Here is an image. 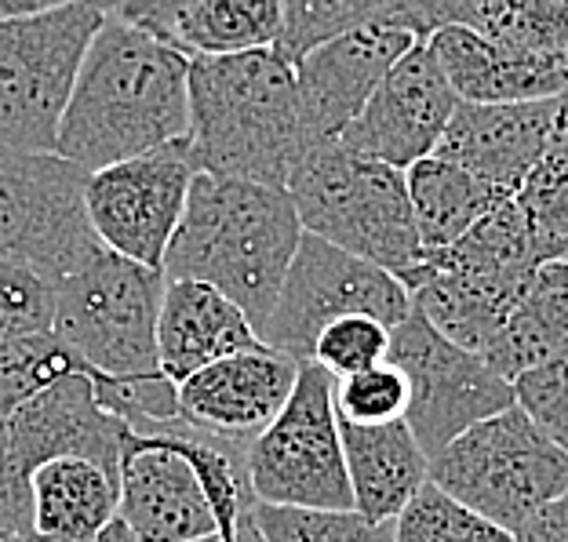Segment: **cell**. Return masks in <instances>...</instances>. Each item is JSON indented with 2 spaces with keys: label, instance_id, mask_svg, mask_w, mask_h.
Instances as JSON below:
<instances>
[{
  "label": "cell",
  "instance_id": "obj_39",
  "mask_svg": "<svg viewBox=\"0 0 568 542\" xmlns=\"http://www.w3.org/2000/svg\"><path fill=\"white\" fill-rule=\"evenodd\" d=\"M201 542H237V535H234V539H223V535H219V539H201Z\"/></svg>",
  "mask_w": 568,
  "mask_h": 542
},
{
  "label": "cell",
  "instance_id": "obj_35",
  "mask_svg": "<svg viewBox=\"0 0 568 542\" xmlns=\"http://www.w3.org/2000/svg\"><path fill=\"white\" fill-rule=\"evenodd\" d=\"M514 405L568 456V350L514 379Z\"/></svg>",
  "mask_w": 568,
  "mask_h": 542
},
{
  "label": "cell",
  "instance_id": "obj_34",
  "mask_svg": "<svg viewBox=\"0 0 568 542\" xmlns=\"http://www.w3.org/2000/svg\"><path fill=\"white\" fill-rule=\"evenodd\" d=\"M408 379L397 365L368 368L351 379H335V416L351 426H390L405 422Z\"/></svg>",
  "mask_w": 568,
  "mask_h": 542
},
{
  "label": "cell",
  "instance_id": "obj_37",
  "mask_svg": "<svg viewBox=\"0 0 568 542\" xmlns=\"http://www.w3.org/2000/svg\"><path fill=\"white\" fill-rule=\"evenodd\" d=\"M88 542H139L135 535H132V528H128L121 518L118 521H113V524H106V528H102V532L95 535V539H88Z\"/></svg>",
  "mask_w": 568,
  "mask_h": 542
},
{
  "label": "cell",
  "instance_id": "obj_7",
  "mask_svg": "<svg viewBox=\"0 0 568 542\" xmlns=\"http://www.w3.org/2000/svg\"><path fill=\"white\" fill-rule=\"evenodd\" d=\"M164 274L95 252L55 280V339L99 379L161 376L158 314Z\"/></svg>",
  "mask_w": 568,
  "mask_h": 542
},
{
  "label": "cell",
  "instance_id": "obj_22",
  "mask_svg": "<svg viewBox=\"0 0 568 542\" xmlns=\"http://www.w3.org/2000/svg\"><path fill=\"white\" fill-rule=\"evenodd\" d=\"M33 535L44 542H88L118 521L121 477L92 459H51L30 477Z\"/></svg>",
  "mask_w": 568,
  "mask_h": 542
},
{
  "label": "cell",
  "instance_id": "obj_15",
  "mask_svg": "<svg viewBox=\"0 0 568 542\" xmlns=\"http://www.w3.org/2000/svg\"><path fill=\"white\" fill-rule=\"evenodd\" d=\"M456 106L459 99L448 76L423 41L386 73V81L361 110V117L339 135V142L361 157L408 172L419 161L434 157Z\"/></svg>",
  "mask_w": 568,
  "mask_h": 542
},
{
  "label": "cell",
  "instance_id": "obj_29",
  "mask_svg": "<svg viewBox=\"0 0 568 542\" xmlns=\"http://www.w3.org/2000/svg\"><path fill=\"white\" fill-rule=\"evenodd\" d=\"M394 542H514V535L426 481L394 521Z\"/></svg>",
  "mask_w": 568,
  "mask_h": 542
},
{
  "label": "cell",
  "instance_id": "obj_36",
  "mask_svg": "<svg viewBox=\"0 0 568 542\" xmlns=\"http://www.w3.org/2000/svg\"><path fill=\"white\" fill-rule=\"evenodd\" d=\"M514 542H568V495L539 510L532 521H525L514 532Z\"/></svg>",
  "mask_w": 568,
  "mask_h": 542
},
{
  "label": "cell",
  "instance_id": "obj_21",
  "mask_svg": "<svg viewBox=\"0 0 568 542\" xmlns=\"http://www.w3.org/2000/svg\"><path fill=\"white\" fill-rule=\"evenodd\" d=\"M346 481H351L354 513L372 524H394L405 507L430 481V459L412 437L408 422L351 426L339 422Z\"/></svg>",
  "mask_w": 568,
  "mask_h": 542
},
{
  "label": "cell",
  "instance_id": "obj_31",
  "mask_svg": "<svg viewBox=\"0 0 568 542\" xmlns=\"http://www.w3.org/2000/svg\"><path fill=\"white\" fill-rule=\"evenodd\" d=\"M248 518L263 542H394V524H372L354 510H288L255 502Z\"/></svg>",
  "mask_w": 568,
  "mask_h": 542
},
{
  "label": "cell",
  "instance_id": "obj_16",
  "mask_svg": "<svg viewBox=\"0 0 568 542\" xmlns=\"http://www.w3.org/2000/svg\"><path fill=\"white\" fill-rule=\"evenodd\" d=\"M300 379V365L270 346L234 354L179 386V419L219 441L244 444L281 416Z\"/></svg>",
  "mask_w": 568,
  "mask_h": 542
},
{
  "label": "cell",
  "instance_id": "obj_12",
  "mask_svg": "<svg viewBox=\"0 0 568 542\" xmlns=\"http://www.w3.org/2000/svg\"><path fill=\"white\" fill-rule=\"evenodd\" d=\"M390 365L402 368L408 379L405 422L426 459L445 451L477 422L514 408V386L496 376L481 357L442 339L416 309L394 328Z\"/></svg>",
  "mask_w": 568,
  "mask_h": 542
},
{
  "label": "cell",
  "instance_id": "obj_25",
  "mask_svg": "<svg viewBox=\"0 0 568 542\" xmlns=\"http://www.w3.org/2000/svg\"><path fill=\"white\" fill-rule=\"evenodd\" d=\"M430 37L467 25L532 55H568V0H423Z\"/></svg>",
  "mask_w": 568,
  "mask_h": 542
},
{
  "label": "cell",
  "instance_id": "obj_5",
  "mask_svg": "<svg viewBox=\"0 0 568 542\" xmlns=\"http://www.w3.org/2000/svg\"><path fill=\"white\" fill-rule=\"evenodd\" d=\"M288 197L306 237L386 274L402 277L426 259L405 172L361 157L339 139L306 153L288 178Z\"/></svg>",
  "mask_w": 568,
  "mask_h": 542
},
{
  "label": "cell",
  "instance_id": "obj_8",
  "mask_svg": "<svg viewBox=\"0 0 568 542\" xmlns=\"http://www.w3.org/2000/svg\"><path fill=\"white\" fill-rule=\"evenodd\" d=\"M430 481L514 535L568 495V456L514 405L437 451Z\"/></svg>",
  "mask_w": 568,
  "mask_h": 542
},
{
  "label": "cell",
  "instance_id": "obj_30",
  "mask_svg": "<svg viewBox=\"0 0 568 542\" xmlns=\"http://www.w3.org/2000/svg\"><path fill=\"white\" fill-rule=\"evenodd\" d=\"M73 371H81V360L55 335L0 346V430L30 397L73 376Z\"/></svg>",
  "mask_w": 568,
  "mask_h": 542
},
{
  "label": "cell",
  "instance_id": "obj_33",
  "mask_svg": "<svg viewBox=\"0 0 568 542\" xmlns=\"http://www.w3.org/2000/svg\"><path fill=\"white\" fill-rule=\"evenodd\" d=\"M394 328H386L376 317H343L317 335L310 365L328 371L332 379H351L368 368H379L390 360Z\"/></svg>",
  "mask_w": 568,
  "mask_h": 542
},
{
  "label": "cell",
  "instance_id": "obj_38",
  "mask_svg": "<svg viewBox=\"0 0 568 542\" xmlns=\"http://www.w3.org/2000/svg\"><path fill=\"white\" fill-rule=\"evenodd\" d=\"M237 542H263V535L255 532V524H252V518H244V524L237 528Z\"/></svg>",
  "mask_w": 568,
  "mask_h": 542
},
{
  "label": "cell",
  "instance_id": "obj_10",
  "mask_svg": "<svg viewBox=\"0 0 568 542\" xmlns=\"http://www.w3.org/2000/svg\"><path fill=\"white\" fill-rule=\"evenodd\" d=\"M408 314L412 299L394 274L303 234L260 342L295 365H306L317 335L332 320L376 317L386 328H397Z\"/></svg>",
  "mask_w": 568,
  "mask_h": 542
},
{
  "label": "cell",
  "instance_id": "obj_6",
  "mask_svg": "<svg viewBox=\"0 0 568 542\" xmlns=\"http://www.w3.org/2000/svg\"><path fill=\"white\" fill-rule=\"evenodd\" d=\"M102 22L106 8L84 0L0 22V153H55L77 76Z\"/></svg>",
  "mask_w": 568,
  "mask_h": 542
},
{
  "label": "cell",
  "instance_id": "obj_32",
  "mask_svg": "<svg viewBox=\"0 0 568 542\" xmlns=\"http://www.w3.org/2000/svg\"><path fill=\"white\" fill-rule=\"evenodd\" d=\"M55 335V284L22 263H0V346Z\"/></svg>",
  "mask_w": 568,
  "mask_h": 542
},
{
  "label": "cell",
  "instance_id": "obj_23",
  "mask_svg": "<svg viewBox=\"0 0 568 542\" xmlns=\"http://www.w3.org/2000/svg\"><path fill=\"white\" fill-rule=\"evenodd\" d=\"M568 350V263L539 266L528 280L493 350L481 360L510 386L528 368L547 365Z\"/></svg>",
  "mask_w": 568,
  "mask_h": 542
},
{
  "label": "cell",
  "instance_id": "obj_26",
  "mask_svg": "<svg viewBox=\"0 0 568 542\" xmlns=\"http://www.w3.org/2000/svg\"><path fill=\"white\" fill-rule=\"evenodd\" d=\"M426 259L445 269H456V274H467L474 280L496 284V288L514 295H521L539 269L514 197L503 201L496 212H488L459 244H452L448 252L426 255Z\"/></svg>",
  "mask_w": 568,
  "mask_h": 542
},
{
  "label": "cell",
  "instance_id": "obj_14",
  "mask_svg": "<svg viewBox=\"0 0 568 542\" xmlns=\"http://www.w3.org/2000/svg\"><path fill=\"white\" fill-rule=\"evenodd\" d=\"M416 44H423L416 0H390L376 22L306 55L295 67V88L310 142L321 146L339 139Z\"/></svg>",
  "mask_w": 568,
  "mask_h": 542
},
{
  "label": "cell",
  "instance_id": "obj_41",
  "mask_svg": "<svg viewBox=\"0 0 568 542\" xmlns=\"http://www.w3.org/2000/svg\"><path fill=\"white\" fill-rule=\"evenodd\" d=\"M26 542H44V539H37V535H33V539H26Z\"/></svg>",
  "mask_w": 568,
  "mask_h": 542
},
{
  "label": "cell",
  "instance_id": "obj_28",
  "mask_svg": "<svg viewBox=\"0 0 568 542\" xmlns=\"http://www.w3.org/2000/svg\"><path fill=\"white\" fill-rule=\"evenodd\" d=\"M539 266L568 263V161L547 150L525 186L514 193Z\"/></svg>",
  "mask_w": 568,
  "mask_h": 542
},
{
  "label": "cell",
  "instance_id": "obj_1",
  "mask_svg": "<svg viewBox=\"0 0 568 542\" xmlns=\"http://www.w3.org/2000/svg\"><path fill=\"white\" fill-rule=\"evenodd\" d=\"M186 55L106 11L62 117L55 157L95 175L190 139Z\"/></svg>",
  "mask_w": 568,
  "mask_h": 542
},
{
  "label": "cell",
  "instance_id": "obj_9",
  "mask_svg": "<svg viewBox=\"0 0 568 542\" xmlns=\"http://www.w3.org/2000/svg\"><path fill=\"white\" fill-rule=\"evenodd\" d=\"M248 488L260 507L354 510L335 379L310 360L300 365L288 405L248 448Z\"/></svg>",
  "mask_w": 568,
  "mask_h": 542
},
{
  "label": "cell",
  "instance_id": "obj_40",
  "mask_svg": "<svg viewBox=\"0 0 568 542\" xmlns=\"http://www.w3.org/2000/svg\"><path fill=\"white\" fill-rule=\"evenodd\" d=\"M0 542H16V539H8V535H0Z\"/></svg>",
  "mask_w": 568,
  "mask_h": 542
},
{
  "label": "cell",
  "instance_id": "obj_3",
  "mask_svg": "<svg viewBox=\"0 0 568 542\" xmlns=\"http://www.w3.org/2000/svg\"><path fill=\"white\" fill-rule=\"evenodd\" d=\"M190 161L201 175L288 190L314 150L295 70L270 48L190 67Z\"/></svg>",
  "mask_w": 568,
  "mask_h": 542
},
{
  "label": "cell",
  "instance_id": "obj_17",
  "mask_svg": "<svg viewBox=\"0 0 568 542\" xmlns=\"http://www.w3.org/2000/svg\"><path fill=\"white\" fill-rule=\"evenodd\" d=\"M558 99L514 102V106H470L459 102L437 142L434 157L463 167L485 186L514 197L536 164L547 157Z\"/></svg>",
  "mask_w": 568,
  "mask_h": 542
},
{
  "label": "cell",
  "instance_id": "obj_20",
  "mask_svg": "<svg viewBox=\"0 0 568 542\" xmlns=\"http://www.w3.org/2000/svg\"><path fill=\"white\" fill-rule=\"evenodd\" d=\"M260 346L252 320L226 295L197 280H164L158 314V360L164 379L183 386L219 360Z\"/></svg>",
  "mask_w": 568,
  "mask_h": 542
},
{
  "label": "cell",
  "instance_id": "obj_13",
  "mask_svg": "<svg viewBox=\"0 0 568 542\" xmlns=\"http://www.w3.org/2000/svg\"><path fill=\"white\" fill-rule=\"evenodd\" d=\"M193 175L197 167L190 161L186 142L88 175L84 208L102 248L161 274L164 255L183 223Z\"/></svg>",
  "mask_w": 568,
  "mask_h": 542
},
{
  "label": "cell",
  "instance_id": "obj_11",
  "mask_svg": "<svg viewBox=\"0 0 568 542\" xmlns=\"http://www.w3.org/2000/svg\"><path fill=\"white\" fill-rule=\"evenodd\" d=\"M84 183L88 172L55 153H0V263H22L55 284L102 252Z\"/></svg>",
  "mask_w": 568,
  "mask_h": 542
},
{
  "label": "cell",
  "instance_id": "obj_4",
  "mask_svg": "<svg viewBox=\"0 0 568 542\" xmlns=\"http://www.w3.org/2000/svg\"><path fill=\"white\" fill-rule=\"evenodd\" d=\"M252 507L244 444L219 441L183 419L128 430L118 518L139 542L234 539Z\"/></svg>",
  "mask_w": 568,
  "mask_h": 542
},
{
  "label": "cell",
  "instance_id": "obj_24",
  "mask_svg": "<svg viewBox=\"0 0 568 542\" xmlns=\"http://www.w3.org/2000/svg\"><path fill=\"white\" fill-rule=\"evenodd\" d=\"M412 215H416V234L426 255L448 252L459 244L470 229L481 223L488 212H496L503 201L499 190L485 186L463 167L448 164L442 157H426L405 172Z\"/></svg>",
  "mask_w": 568,
  "mask_h": 542
},
{
  "label": "cell",
  "instance_id": "obj_27",
  "mask_svg": "<svg viewBox=\"0 0 568 542\" xmlns=\"http://www.w3.org/2000/svg\"><path fill=\"white\" fill-rule=\"evenodd\" d=\"M390 0H284L281 4V33L274 41V55L288 70H295L306 55L325 48L339 37L376 22Z\"/></svg>",
  "mask_w": 568,
  "mask_h": 542
},
{
  "label": "cell",
  "instance_id": "obj_18",
  "mask_svg": "<svg viewBox=\"0 0 568 542\" xmlns=\"http://www.w3.org/2000/svg\"><path fill=\"white\" fill-rule=\"evenodd\" d=\"M426 48L434 51L456 99L470 106L547 102L568 92V55H532L467 25H445Z\"/></svg>",
  "mask_w": 568,
  "mask_h": 542
},
{
  "label": "cell",
  "instance_id": "obj_2",
  "mask_svg": "<svg viewBox=\"0 0 568 542\" xmlns=\"http://www.w3.org/2000/svg\"><path fill=\"white\" fill-rule=\"evenodd\" d=\"M300 244L303 226L288 190L197 172L161 274L164 280L209 284L226 295L260 335L274 314Z\"/></svg>",
  "mask_w": 568,
  "mask_h": 542
},
{
  "label": "cell",
  "instance_id": "obj_19",
  "mask_svg": "<svg viewBox=\"0 0 568 542\" xmlns=\"http://www.w3.org/2000/svg\"><path fill=\"white\" fill-rule=\"evenodd\" d=\"M102 8L135 30L158 37L190 62L274 48L281 33L277 0H132Z\"/></svg>",
  "mask_w": 568,
  "mask_h": 542
}]
</instances>
